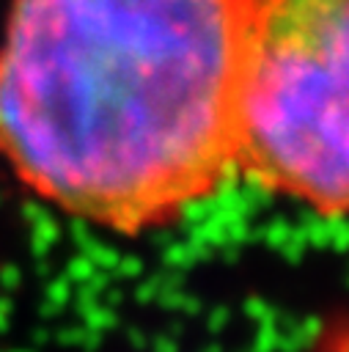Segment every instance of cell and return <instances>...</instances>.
Returning a JSON list of instances; mask_svg holds the SVG:
<instances>
[{
	"mask_svg": "<svg viewBox=\"0 0 349 352\" xmlns=\"http://www.w3.org/2000/svg\"><path fill=\"white\" fill-rule=\"evenodd\" d=\"M0 157L115 234L184 217L236 173L231 0H14Z\"/></svg>",
	"mask_w": 349,
	"mask_h": 352,
	"instance_id": "6da1fadb",
	"label": "cell"
},
{
	"mask_svg": "<svg viewBox=\"0 0 349 352\" xmlns=\"http://www.w3.org/2000/svg\"><path fill=\"white\" fill-rule=\"evenodd\" d=\"M236 173L349 212V0H231Z\"/></svg>",
	"mask_w": 349,
	"mask_h": 352,
	"instance_id": "7a4b0ae2",
	"label": "cell"
},
{
	"mask_svg": "<svg viewBox=\"0 0 349 352\" xmlns=\"http://www.w3.org/2000/svg\"><path fill=\"white\" fill-rule=\"evenodd\" d=\"M324 352H349V327H344V330L327 344Z\"/></svg>",
	"mask_w": 349,
	"mask_h": 352,
	"instance_id": "3957f363",
	"label": "cell"
}]
</instances>
